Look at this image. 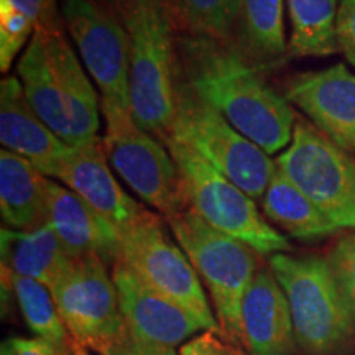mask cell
<instances>
[{
    "instance_id": "83f0119b",
    "label": "cell",
    "mask_w": 355,
    "mask_h": 355,
    "mask_svg": "<svg viewBox=\"0 0 355 355\" xmlns=\"http://www.w3.org/2000/svg\"><path fill=\"white\" fill-rule=\"evenodd\" d=\"M15 10L24 13L37 28L61 25V10L58 0H3Z\"/></svg>"
},
{
    "instance_id": "9c48e42d",
    "label": "cell",
    "mask_w": 355,
    "mask_h": 355,
    "mask_svg": "<svg viewBox=\"0 0 355 355\" xmlns=\"http://www.w3.org/2000/svg\"><path fill=\"white\" fill-rule=\"evenodd\" d=\"M275 165L339 229L355 230V157L296 119L290 145Z\"/></svg>"
},
{
    "instance_id": "7a4b0ae2",
    "label": "cell",
    "mask_w": 355,
    "mask_h": 355,
    "mask_svg": "<svg viewBox=\"0 0 355 355\" xmlns=\"http://www.w3.org/2000/svg\"><path fill=\"white\" fill-rule=\"evenodd\" d=\"M17 74L28 104L66 145L78 148L99 137L101 96L63 26L35 30Z\"/></svg>"
},
{
    "instance_id": "2e32d148",
    "label": "cell",
    "mask_w": 355,
    "mask_h": 355,
    "mask_svg": "<svg viewBox=\"0 0 355 355\" xmlns=\"http://www.w3.org/2000/svg\"><path fill=\"white\" fill-rule=\"evenodd\" d=\"M56 180L83 198L119 230L128 229L150 214L115 180L101 137L73 148Z\"/></svg>"
},
{
    "instance_id": "7c38bea8",
    "label": "cell",
    "mask_w": 355,
    "mask_h": 355,
    "mask_svg": "<svg viewBox=\"0 0 355 355\" xmlns=\"http://www.w3.org/2000/svg\"><path fill=\"white\" fill-rule=\"evenodd\" d=\"M60 10L101 102L130 110V38L117 13L94 0H63Z\"/></svg>"
},
{
    "instance_id": "e0dca14e",
    "label": "cell",
    "mask_w": 355,
    "mask_h": 355,
    "mask_svg": "<svg viewBox=\"0 0 355 355\" xmlns=\"http://www.w3.org/2000/svg\"><path fill=\"white\" fill-rule=\"evenodd\" d=\"M46 224L74 257L92 255L114 266L121 257V230L66 186L48 180Z\"/></svg>"
},
{
    "instance_id": "9a60e30c",
    "label": "cell",
    "mask_w": 355,
    "mask_h": 355,
    "mask_svg": "<svg viewBox=\"0 0 355 355\" xmlns=\"http://www.w3.org/2000/svg\"><path fill=\"white\" fill-rule=\"evenodd\" d=\"M0 141L3 148L25 158L53 180L73 152L38 117L15 76H7L0 83Z\"/></svg>"
},
{
    "instance_id": "5bb4252c",
    "label": "cell",
    "mask_w": 355,
    "mask_h": 355,
    "mask_svg": "<svg viewBox=\"0 0 355 355\" xmlns=\"http://www.w3.org/2000/svg\"><path fill=\"white\" fill-rule=\"evenodd\" d=\"M112 278L128 336L141 343L176 347L202 331L188 311L159 295L122 261H115Z\"/></svg>"
},
{
    "instance_id": "30bf717a",
    "label": "cell",
    "mask_w": 355,
    "mask_h": 355,
    "mask_svg": "<svg viewBox=\"0 0 355 355\" xmlns=\"http://www.w3.org/2000/svg\"><path fill=\"white\" fill-rule=\"evenodd\" d=\"M119 261L125 263L159 295L188 311L201 324L202 331L222 336L219 322L204 295L199 275L183 248L178 247L165 232L157 214L150 212L128 229L121 230Z\"/></svg>"
},
{
    "instance_id": "7402d4cb",
    "label": "cell",
    "mask_w": 355,
    "mask_h": 355,
    "mask_svg": "<svg viewBox=\"0 0 355 355\" xmlns=\"http://www.w3.org/2000/svg\"><path fill=\"white\" fill-rule=\"evenodd\" d=\"M295 56H331L339 51L337 15L343 0H286Z\"/></svg>"
},
{
    "instance_id": "d6a6232c",
    "label": "cell",
    "mask_w": 355,
    "mask_h": 355,
    "mask_svg": "<svg viewBox=\"0 0 355 355\" xmlns=\"http://www.w3.org/2000/svg\"><path fill=\"white\" fill-rule=\"evenodd\" d=\"M94 2H97V3H107V6L115 7V6H121V3L128 2V0H94Z\"/></svg>"
},
{
    "instance_id": "1f68e13d",
    "label": "cell",
    "mask_w": 355,
    "mask_h": 355,
    "mask_svg": "<svg viewBox=\"0 0 355 355\" xmlns=\"http://www.w3.org/2000/svg\"><path fill=\"white\" fill-rule=\"evenodd\" d=\"M105 355H180L176 354V347H168V345L141 343V340L133 339L125 336L123 339L110 349Z\"/></svg>"
},
{
    "instance_id": "ac0fdd59",
    "label": "cell",
    "mask_w": 355,
    "mask_h": 355,
    "mask_svg": "<svg viewBox=\"0 0 355 355\" xmlns=\"http://www.w3.org/2000/svg\"><path fill=\"white\" fill-rule=\"evenodd\" d=\"M242 344L248 355H291L295 327L286 295L272 270L260 268L241 308Z\"/></svg>"
},
{
    "instance_id": "ffe728a7",
    "label": "cell",
    "mask_w": 355,
    "mask_h": 355,
    "mask_svg": "<svg viewBox=\"0 0 355 355\" xmlns=\"http://www.w3.org/2000/svg\"><path fill=\"white\" fill-rule=\"evenodd\" d=\"M48 178L32 163L3 148L0 152V211L15 230L46 224Z\"/></svg>"
},
{
    "instance_id": "ba28073f",
    "label": "cell",
    "mask_w": 355,
    "mask_h": 355,
    "mask_svg": "<svg viewBox=\"0 0 355 355\" xmlns=\"http://www.w3.org/2000/svg\"><path fill=\"white\" fill-rule=\"evenodd\" d=\"M166 135L176 137L189 145L254 199L263 198L277 171L270 155L242 135L188 87L178 89L176 115Z\"/></svg>"
},
{
    "instance_id": "603a6c76",
    "label": "cell",
    "mask_w": 355,
    "mask_h": 355,
    "mask_svg": "<svg viewBox=\"0 0 355 355\" xmlns=\"http://www.w3.org/2000/svg\"><path fill=\"white\" fill-rule=\"evenodd\" d=\"M3 282L8 283V288L15 295L17 303L20 306L21 316L28 324V327L40 339L48 340L55 347L73 352L74 340L66 329L60 311L56 308L51 291L42 283L35 279L19 277L10 270L2 266Z\"/></svg>"
},
{
    "instance_id": "484cf974",
    "label": "cell",
    "mask_w": 355,
    "mask_h": 355,
    "mask_svg": "<svg viewBox=\"0 0 355 355\" xmlns=\"http://www.w3.org/2000/svg\"><path fill=\"white\" fill-rule=\"evenodd\" d=\"M37 26L28 17L0 0V69L7 73L15 58L30 43Z\"/></svg>"
},
{
    "instance_id": "4fadbf2b",
    "label": "cell",
    "mask_w": 355,
    "mask_h": 355,
    "mask_svg": "<svg viewBox=\"0 0 355 355\" xmlns=\"http://www.w3.org/2000/svg\"><path fill=\"white\" fill-rule=\"evenodd\" d=\"M286 101L296 105L322 135L355 153V74L339 63L293 79Z\"/></svg>"
},
{
    "instance_id": "4316f807",
    "label": "cell",
    "mask_w": 355,
    "mask_h": 355,
    "mask_svg": "<svg viewBox=\"0 0 355 355\" xmlns=\"http://www.w3.org/2000/svg\"><path fill=\"white\" fill-rule=\"evenodd\" d=\"M355 326V230L339 239L329 257Z\"/></svg>"
},
{
    "instance_id": "d6986e66",
    "label": "cell",
    "mask_w": 355,
    "mask_h": 355,
    "mask_svg": "<svg viewBox=\"0 0 355 355\" xmlns=\"http://www.w3.org/2000/svg\"><path fill=\"white\" fill-rule=\"evenodd\" d=\"M2 266L51 290L64 277L74 255L48 224L33 230L2 229Z\"/></svg>"
},
{
    "instance_id": "f546056e",
    "label": "cell",
    "mask_w": 355,
    "mask_h": 355,
    "mask_svg": "<svg viewBox=\"0 0 355 355\" xmlns=\"http://www.w3.org/2000/svg\"><path fill=\"white\" fill-rule=\"evenodd\" d=\"M337 44L355 68V0H343L337 15Z\"/></svg>"
},
{
    "instance_id": "52a82bcc",
    "label": "cell",
    "mask_w": 355,
    "mask_h": 355,
    "mask_svg": "<svg viewBox=\"0 0 355 355\" xmlns=\"http://www.w3.org/2000/svg\"><path fill=\"white\" fill-rule=\"evenodd\" d=\"M101 112L105 157L123 183L165 217L188 209L181 175L165 144L144 130L130 110L101 102Z\"/></svg>"
},
{
    "instance_id": "cb8c5ba5",
    "label": "cell",
    "mask_w": 355,
    "mask_h": 355,
    "mask_svg": "<svg viewBox=\"0 0 355 355\" xmlns=\"http://www.w3.org/2000/svg\"><path fill=\"white\" fill-rule=\"evenodd\" d=\"M283 15V0H242V44L252 60L266 63L288 50Z\"/></svg>"
},
{
    "instance_id": "f1b7e54d",
    "label": "cell",
    "mask_w": 355,
    "mask_h": 355,
    "mask_svg": "<svg viewBox=\"0 0 355 355\" xmlns=\"http://www.w3.org/2000/svg\"><path fill=\"white\" fill-rule=\"evenodd\" d=\"M180 355H247L237 344L222 337L217 332L206 331L186 343L180 350Z\"/></svg>"
},
{
    "instance_id": "44dd1931",
    "label": "cell",
    "mask_w": 355,
    "mask_h": 355,
    "mask_svg": "<svg viewBox=\"0 0 355 355\" xmlns=\"http://www.w3.org/2000/svg\"><path fill=\"white\" fill-rule=\"evenodd\" d=\"M261 206L266 219L300 241L322 239L340 230L278 168L261 198Z\"/></svg>"
},
{
    "instance_id": "277c9868",
    "label": "cell",
    "mask_w": 355,
    "mask_h": 355,
    "mask_svg": "<svg viewBox=\"0 0 355 355\" xmlns=\"http://www.w3.org/2000/svg\"><path fill=\"white\" fill-rule=\"evenodd\" d=\"M270 270L290 304L296 344L308 355L340 352L355 326L329 259L275 254Z\"/></svg>"
},
{
    "instance_id": "8fae6325",
    "label": "cell",
    "mask_w": 355,
    "mask_h": 355,
    "mask_svg": "<svg viewBox=\"0 0 355 355\" xmlns=\"http://www.w3.org/2000/svg\"><path fill=\"white\" fill-rule=\"evenodd\" d=\"M50 291L66 329L84 349L105 355L128 334L114 278L97 257H74Z\"/></svg>"
},
{
    "instance_id": "6da1fadb",
    "label": "cell",
    "mask_w": 355,
    "mask_h": 355,
    "mask_svg": "<svg viewBox=\"0 0 355 355\" xmlns=\"http://www.w3.org/2000/svg\"><path fill=\"white\" fill-rule=\"evenodd\" d=\"M217 43L196 37L186 40L193 60L188 89L266 155L283 152L296 123L291 104L248 61L237 53L219 50Z\"/></svg>"
},
{
    "instance_id": "836d02e7",
    "label": "cell",
    "mask_w": 355,
    "mask_h": 355,
    "mask_svg": "<svg viewBox=\"0 0 355 355\" xmlns=\"http://www.w3.org/2000/svg\"><path fill=\"white\" fill-rule=\"evenodd\" d=\"M73 355H91V354H87V349H84L83 345L74 343V354Z\"/></svg>"
},
{
    "instance_id": "d4e9b609",
    "label": "cell",
    "mask_w": 355,
    "mask_h": 355,
    "mask_svg": "<svg viewBox=\"0 0 355 355\" xmlns=\"http://www.w3.org/2000/svg\"><path fill=\"white\" fill-rule=\"evenodd\" d=\"M175 30L188 37L225 42L241 19L242 0H163Z\"/></svg>"
},
{
    "instance_id": "8992f818",
    "label": "cell",
    "mask_w": 355,
    "mask_h": 355,
    "mask_svg": "<svg viewBox=\"0 0 355 355\" xmlns=\"http://www.w3.org/2000/svg\"><path fill=\"white\" fill-rule=\"evenodd\" d=\"M175 239L209 290L222 336L242 344V300L255 273L259 255L254 248L211 227L193 209L166 217Z\"/></svg>"
},
{
    "instance_id": "4dcf8cb0",
    "label": "cell",
    "mask_w": 355,
    "mask_h": 355,
    "mask_svg": "<svg viewBox=\"0 0 355 355\" xmlns=\"http://www.w3.org/2000/svg\"><path fill=\"white\" fill-rule=\"evenodd\" d=\"M55 347V345L37 337V339H25V337H13L2 345V355H73Z\"/></svg>"
},
{
    "instance_id": "3957f363",
    "label": "cell",
    "mask_w": 355,
    "mask_h": 355,
    "mask_svg": "<svg viewBox=\"0 0 355 355\" xmlns=\"http://www.w3.org/2000/svg\"><path fill=\"white\" fill-rule=\"evenodd\" d=\"M114 12L130 38V112L162 140L176 115L175 25L163 0H128Z\"/></svg>"
},
{
    "instance_id": "5b68a950",
    "label": "cell",
    "mask_w": 355,
    "mask_h": 355,
    "mask_svg": "<svg viewBox=\"0 0 355 355\" xmlns=\"http://www.w3.org/2000/svg\"><path fill=\"white\" fill-rule=\"evenodd\" d=\"M175 159L183 181L186 202L204 222L254 248L260 255L291 250L285 235L266 222L254 198L232 183L220 171L173 135L162 139Z\"/></svg>"
}]
</instances>
